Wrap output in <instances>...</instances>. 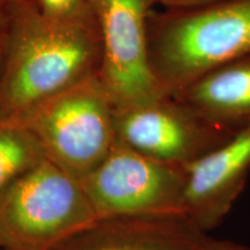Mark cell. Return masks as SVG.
Instances as JSON below:
<instances>
[{
    "label": "cell",
    "instance_id": "5",
    "mask_svg": "<svg viewBox=\"0 0 250 250\" xmlns=\"http://www.w3.org/2000/svg\"><path fill=\"white\" fill-rule=\"evenodd\" d=\"M101 37L99 79L116 109L170 95L153 71L148 24L156 0H88Z\"/></svg>",
    "mask_w": 250,
    "mask_h": 250
},
{
    "label": "cell",
    "instance_id": "11",
    "mask_svg": "<svg viewBox=\"0 0 250 250\" xmlns=\"http://www.w3.org/2000/svg\"><path fill=\"white\" fill-rule=\"evenodd\" d=\"M45 158L36 136L27 126L0 121V196Z\"/></svg>",
    "mask_w": 250,
    "mask_h": 250
},
{
    "label": "cell",
    "instance_id": "12",
    "mask_svg": "<svg viewBox=\"0 0 250 250\" xmlns=\"http://www.w3.org/2000/svg\"><path fill=\"white\" fill-rule=\"evenodd\" d=\"M14 15V0H0V73L7 54Z\"/></svg>",
    "mask_w": 250,
    "mask_h": 250
},
{
    "label": "cell",
    "instance_id": "13",
    "mask_svg": "<svg viewBox=\"0 0 250 250\" xmlns=\"http://www.w3.org/2000/svg\"><path fill=\"white\" fill-rule=\"evenodd\" d=\"M158 5L164 6L165 8H183L198 6L208 2L217 1V0H156Z\"/></svg>",
    "mask_w": 250,
    "mask_h": 250
},
{
    "label": "cell",
    "instance_id": "8",
    "mask_svg": "<svg viewBox=\"0 0 250 250\" xmlns=\"http://www.w3.org/2000/svg\"><path fill=\"white\" fill-rule=\"evenodd\" d=\"M186 170L183 214L208 233L223 223L245 189L250 174V124Z\"/></svg>",
    "mask_w": 250,
    "mask_h": 250
},
{
    "label": "cell",
    "instance_id": "1",
    "mask_svg": "<svg viewBox=\"0 0 250 250\" xmlns=\"http://www.w3.org/2000/svg\"><path fill=\"white\" fill-rule=\"evenodd\" d=\"M101 56V37L90 6L55 17L35 0H14L0 73V121L20 123L42 103L98 77Z\"/></svg>",
    "mask_w": 250,
    "mask_h": 250
},
{
    "label": "cell",
    "instance_id": "4",
    "mask_svg": "<svg viewBox=\"0 0 250 250\" xmlns=\"http://www.w3.org/2000/svg\"><path fill=\"white\" fill-rule=\"evenodd\" d=\"M115 107L99 77L50 99L20 124L36 136L46 159L83 182L116 144Z\"/></svg>",
    "mask_w": 250,
    "mask_h": 250
},
{
    "label": "cell",
    "instance_id": "15",
    "mask_svg": "<svg viewBox=\"0 0 250 250\" xmlns=\"http://www.w3.org/2000/svg\"><path fill=\"white\" fill-rule=\"evenodd\" d=\"M2 250H12V249H6V248H2Z\"/></svg>",
    "mask_w": 250,
    "mask_h": 250
},
{
    "label": "cell",
    "instance_id": "14",
    "mask_svg": "<svg viewBox=\"0 0 250 250\" xmlns=\"http://www.w3.org/2000/svg\"><path fill=\"white\" fill-rule=\"evenodd\" d=\"M214 250H250V249L248 247L240 245V243H235L232 241H225V240H223V241L220 242V245H219Z\"/></svg>",
    "mask_w": 250,
    "mask_h": 250
},
{
    "label": "cell",
    "instance_id": "3",
    "mask_svg": "<svg viewBox=\"0 0 250 250\" xmlns=\"http://www.w3.org/2000/svg\"><path fill=\"white\" fill-rule=\"evenodd\" d=\"M98 219L81 181L45 158L0 196V247L52 250Z\"/></svg>",
    "mask_w": 250,
    "mask_h": 250
},
{
    "label": "cell",
    "instance_id": "10",
    "mask_svg": "<svg viewBox=\"0 0 250 250\" xmlns=\"http://www.w3.org/2000/svg\"><path fill=\"white\" fill-rule=\"evenodd\" d=\"M174 96L225 130L242 129L250 124V56L208 72Z\"/></svg>",
    "mask_w": 250,
    "mask_h": 250
},
{
    "label": "cell",
    "instance_id": "9",
    "mask_svg": "<svg viewBox=\"0 0 250 250\" xmlns=\"http://www.w3.org/2000/svg\"><path fill=\"white\" fill-rule=\"evenodd\" d=\"M210 236L184 214L101 218L52 250H214Z\"/></svg>",
    "mask_w": 250,
    "mask_h": 250
},
{
    "label": "cell",
    "instance_id": "2",
    "mask_svg": "<svg viewBox=\"0 0 250 250\" xmlns=\"http://www.w3.org/2000/svg\"><path fill=\"white\" fill-rule=\"evenodd\" d=\"M149 61L170 95L205 73L250 56V0L166 8L148 24Z\"/></svg>",
    "mask_w": 250,
    "mask_h": 250
},
{
    "label": "cell",
    "instance_id": "7",
    "mask_svg": "<svg viewBox=\"0 0 250 250\" xmlns=\"http://www.w3.org/2000/svg\"><path fill=\"white\" fill-rule=\"evenodd\" d=\"M116 140L142 154L186 168L234 132L225 130L174 95L130 108H115Z\"/></svg>",
    "mask_w": 250,
    "mask_h": 250
},
{
    "label": "cell",
    "instance_id": "6",
    "mask_svg": "<svg viewBox=\"0 0 250 250\" xmlns=\"http://www.w3.org/2000/svg\"><path fill=\"white\" fill-rule=\"evenodd\" d=\"M187 170L116 144L83 181L99 219L183 214Z\"/></svg>",
    "mask_w": 250,
    "mask_h": 250
}]
</instances>
